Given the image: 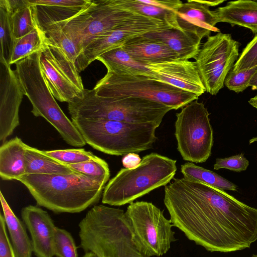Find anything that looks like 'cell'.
Segmentation results:
<instances>
[{"mask_svg": "<svg viewBox=\"0 0 257 257\" xmlns=\"http://www.w3.org/2000/svg\"><path fill=\"white\" fill-rule=\"evenodd\" d=\"M40 51L16 63V71L25 95L32 105L31 112L49 122L65 142L76 147L86 143L72 121L63 112L50 91L40 65Z\"/></svg>", "mask_w": 257, "mask_h": 257, "instance_id": "7", "label": "cell"}, {"mask_svg": "<svg viewBox=\"0 0 257 257\" xmlns=\"http://www.w3.org/2000/svg\"><path fill=\"white\" fill-rule=\"evenodd\" d=\"M176 160L156 153L144 156L133 169L122 168L104 188L102 203L111 206L131 204L162 186L175 175Z\"/></svg>", "mask_w": 257, "mask_h": 257, "instance_id": "5", "label": "cell"}, {"mask_svg": "<svg viewBox=\"0 0 257 257\" xmlns=\"http://www.w3.org/2000/svg\"><path fill=\"white\" fill-rule=\"evenodd\" d=\"M0 257H16L8 237L3 215L0 214Z\"/></svg>", "mask_w": 257, "mask_h": 257, "instance_id": "39", "label": "cell"}, {"mask_svg": "<svg viewBox=\"0 0 257 257\" xmlns=\"http://www.w3.org/2000/svg\"><path fill=\"white\" fill-rule=\"evenodd\" d=\"M198 1L202 4H203L208 7L216 6L217 5H219L223 3L224 2V0H216V1L198 0Z\"/></svg>", "mask_w": 257, "mask_h": 257, "instance_id": "41", "label": "cell"}, {"mask_svg": "<svg viewBox=\"0 0 257 257\" xmlns=\"http://www.w3.org/2000/svg\"><path fill=\"white\" fill-rule=\"evenodd\" d=\"M249 86L251 87L252 90H257V70L252 75L250 80Z\"/></svg>", "mask_w": 257, "mask_h": 257, "instance_id": "42", "label": "cell"}, {"mask_svg": "<svg viewBox=\"0 0 257 257\" xmlns=\"http://www.w3.org/2000/svg\"><path fill=\"white\" fill-rule=\"evenodd\" d=\"M47 156L64 164H73L89 160L95 157L84 149L41 150Z\"/></svg>", "mask_w": 257, "mask_h": 257, "instance_id": "34", "label": "cell"}, {"mask_svg": "<svg viewBox=\"0 0 257 257\" xmlns=\"http://www.w3.org/2000/svg\"><path fill=\"white\" fill-rule=\"evenodd\" d=\"M82 257H98L95 253L91 251L85 252Z\"/></svg>", "mask_w": 257, "mask_h": 257, "instance_id": "44", "label": "cell"}, {"mask_svg": "<svg viewBox=\"0 0 257 257\" xmlns=\"http://www.w3.org/2000/svg\"><path fill=\"white\" fill-rule=\"evenodd\" d=\"M26 174L67 175L73 171L42 153L40 150L25 144Z\"/></svg>", "mask_w": 257, "mask_h": 257, "instance_id": "26", "label": "cell"}, {"mask_svg": "<svg viewBox=\"0 0 257 257\" xmlns=\"http://www.w3.org/2000/svg\"><path fill=\"white\" fill-rule=\"evenodd\" d=\"M93 89L99 96L142 98L161 103L175 110L198 98L195 94L148 76L109 71Z\"/></svg>", "mask_w": 257, "mask_h": 257, "instance_id": "8", "label": "cell"}, {"mask_svg": "<svg viewBox=\"0 0 257 257\" xmlns=\"http://www.w3.org/2000/svg\"><path fill=\"white\" fill-rule=\"evenodd\" d=\"M21 216L31 236L33 252L37 257H53L56 226L48 212L28 205L22 208Z\"/></svg>", "mask_w": 257, "mask_h": 257, "instance_id": "17", "label": "cell"}, {"mask_svg": "<svg viewBox=\"0 0 257 257\" xmlns=\"http://www.w3.org/2000/svg\"><path fill=\"white\" fill-rule=\"evenodd\" d=\"M3 216L16 257H31L33 252L32 241L21 220L15 214L0 192Z\"/></svg>", "mask_w": 257, "mask_h": 257, "instance_id": "24", "label": "cell"}, {"mask_svg": "<svg viewBox=\"0 0 257 257\" xmlns=\"http://www.w3.org/2000/svg\"><path fill=\"white\" fill-rule=\"evenodd\" d=\"M85 143L106 154L124 156L152 148L158 125L104 119L71 118Z\"/></svg>", "mask_w": 257, "mask_h": 257, "instance_id": "4", "label": "cell"}, {"mask_svg": "<svg viewBox=\"0 0 257 257\" xmlns=\"http://www.w3.org/2000/svg\"><path fill=\"white\" fill-rule=\"evenodd\" d=\"M255 142H257V137L252 138L249 141V144H252L253 143H254Z\"/></svg>", "mask_w": 257, "mask_h": 257, "instance_id": "45", "label": "cell"}, {"mask_svg": "<svg viewBox=\"0 0 257 257\" xmlns=\"http://www.w3.org/2000/svg\"><path fill=\"white\" fill-rule=\"evenodd\" d=\"M146 67L152 78L169 84L198 97L205 91L195 62L176 59L150 62Z\"/></svg>", "mask_w": 257, "mask_h": 257, "instance_id": "16", "label": "cell"}, {"mask_svg": "<svg viewBox=\"0 0 257 257\" xmlns=\"http://www.w3.org/2000/svg\"><path fill=\"white\" fill-rule=\"evenodd\" d=\"M10 22L15 39L29 34L39 26L36 7L26 0L24 5L11 12Z\"/></svg>", "mask_w": 257, "mask_h": 257, "instance_id": "30", "label": "cell"}, {"mask_svg": "<svg viewBox=\"0 0 257 257\" xmlns=\"http://www.w3.org/2000/svg\"><path fill=\"white\" fill-rule=\"evenodd\" d=\"M142 159L137 153H131L124 155L122 159V164L125 168L133 169L141 163Z\"/></svg>", "mask_w": 257, "mask_h": 257, "instance_id": "40", "label": "cell"}, {"mask_svg": "<svg viewBox=\"0 0 257 257\" xmlns=\"http://www.w3.org/2000/svg\"><path fill=\"white\" fill-rule=\"evenodd\" d=\"M25 143L16 137L0 147V176L6 181L18 180L26 174Z\"/></svg>", "mask_w": 257, "mask_h": 257, "instance_id": "22", "label": "cell"}, {"mask_svg": "<svg viewBox=\"0 0 257 257\" xmlns=\"http://www.w3.org/2000/svg\"><path fill=\"white\" fill-rule=\"evenodd\" d=\"M68 109L71 118L152 123L159 126L165 115L173 109L161 103L142 98L99 96L93 89H85L81 97L68 103Z\"/></svg>", "mask_w": 257, "mask_h": 257, "instance_id": "6", "label": "cell"}, {"mask_svg": "<svg viewBox=\"0 0 257 257\" xmlns=\"http://www.w3.org/2000/svg\"><path fill=\"white\" fill-rule=\"evenodd\" d=\"M252 257H257V254L253 255Z\"/></svg>", "mask_w": 257, "mask_h": 257, "instance_id": "46", "label": "cell"}, {"mask_svg": "<svg viewBox=\"0 0 257 257\" xmlns=\"http://www.w3.org/2000/svg\"><path fill=\"white\" fill-rule=\"evenodd\" d=\"M121 47L132 58L145 65L150 62L179 59L164 42L144 35L133 38Z\"/></svg>", "mask_w": 257, "mask_h": 257, "instance_id": "20", "label": "cell"}, {"mask_svg": "<svg viewBox=\"0 0 257 257\" xmlns=\"http://www.w3.org/2000/svg\"><path fill=\"white\" fill-rule=\"evenodd\" d=\"M116 1L119 7L125 10L161 21L170 28L180 29L177 22V10L146 4L141 0Z\"/></svg>", "mask_w": 257, "mask_h": 257, "instance_id": "27", "label": "cell"}, {"mask_svg": "<svg viewBox=\"0 0 257 257\" xmlns=\"http://www.w3.org/2000/svg\"><path fill=\"white\" fill-rule=\"evenodd\" d=\"M218 22H224L249 29L257 35V1H230L214 11Z\"/></svg>", "mask_w": 257, "mask_h": 257, "instance_id": "23", "label": "cell"}, {"mask_svg": "<svg viewBox=\"0 0 257 257\" xmlns=\"http://www.w3.org/2000/svg\"><path fill=\"white\" fill-rule=\"evenodd\" d=\"M209 115L203 103L198 99L176 114L175 136L178 151L184 160L201 163L211 156L213 131Z\"/></svg>", "mask_w": 257, "mask_h": 257, "instance_id": "11", "label": "cell"}, {"mask_svg": "<svg viewBox=\"0 0 257 257\" xmlns=\"http://www.w3.org/2000/svg\"><path fill=\"white\" fill-rule=\"evenodd\" d=\"M66 165L73 171L94 178L104 185L109 179L110 170L107 163L96 156L85 162Z\"/></svg>", "mask_w": 257, "mask_h": 257, "instance_id": "32", "label": "cell"}, {"mask_svg": "<svg viewBox=\"0 0 257 257\" xmlns=\"http://www.w3.org/2000/svg\"><path fill=\"white\" fill-rule=\"evenodd\" d=\"M11 12L5 0H0V62L9 63L15 38L11 27Z\"/></svg>", "mask_w": 257, "mask_h": 257, "instance_id": "31", "label": "cell"}, {"mask_svg": "<svg viewBox=\"0 0 257 257\" xmlns=\"http://www.w3.org/2000/svg\"><path fill=\"white\" fill-rule=\"evenodd\" d=\"M48 38L57 45L67 58L74 64L79 56L77 49L67 36L61 27L56 24H51L43 29Z\"/></svg>", "mask_w": 257, "mask_h": 257, "instance_id": "33", "label": "cell"}, {"mask_svg": "<svg viewBox=\"0 0 257 257\" xmlns=\"http://www.w3.org/2000/svg\"><path fill=\"white\" fill-rule=\"evenodd\" d=\"M248 103L257 109V94L248 100Z\"/></svg>", "mask_w": 257, "mask_h": 257, "instance_id": "43", "label": "cell"}, {"mask_svg": "<svg viewBox=\"0 0 257 257\" xmlns=\"http://www.w3.org/2000/svg\"><path fill=\"white\" fill-rule=\"evenodd\" d=\"M54 252L57 257H78L77 247L71 234L57 227L55 234Z\"/></svg>", "mask_w": 257, "mask_h": 257, "instance_id": "35", "label": "cell"}, {"mask_svg": "<svg viewBox=\"0 0 257 257\" xmlns=\"http://www.w3.org/2000/svg\"><path fill=\"white\" fill-rule=\"evenodd\" d=\"M143 17L121 8L116 0H92V4L77 15L56 24L75 44L79 55L97 37Z\"/></svg>", "mask_w": 257, "mask_h": 257, "instance_id": "9", "label": "cell"}, {"mask_svg": "<svg viewBox=\"0 0 257 257\" xmlns=\"http://www.w3.org/2000/svg\"><path fill=\"white\" fill-rule=\"evenodd\" d=\"M24 92L15 70L0 62V141L6 142L19 125V109Z\"/></svg>", "mask_w": 257, "mask_h": 257, "instance_id": "15", "label": "cell"}, {"mask_svg": "<svg viewBox=\"0 0 257 257\" xmlns=\"http://www.w3.org/2000/svg\"><path fill=\"white\" fill-rule=\"evenodd\" d=\"M37 204L55 213H78L97 203L105 185L76 172L67 175L25 174L19 180Z\"/></svg>", "mask_w": 257, "mask_h": 257, "instance_id": "2", "label": "cell"}, {"mask_svg": "<svg viewBox=\"0 0 257 257\" xmlns=\"http://www.w3.org/2000/svg\"><path fill=\"white\" fill-rule=\"evenodd\" d=\"M254 68H257V35L243 49L232 70L238 72Z\"/></svg>", "mask_w": 257, "mask_h": 257, "instance_id": "36", "label": "cell"}, {"mask_svg": "<svg viewBox=\"0 0 257 257\" xmlns=\"http://www.w3.org/2000/svg\"><path fill=\"white\" fill-rule=\"evenodd\" d=\"M176 19L180 29L201 40L210 36L212 32H220L215 27L219 22L215 11L210 10L198 0H188L183 3L177 11Z\"/></svg>", "mask_w": 257, "mask_h": 257, "instance_id": "18", "label": "cell"}, {"mask_svg": "<svg viewBox=\"0 0 257 257\" xmlns=\"http://www.w3.org/2000/svg\"><path fill=\"white\" fill-rule=\"evenodd\" d=\"M170 28L157 19L143 17L120 25L93 39L82 50L76 61L79 73L103 53L121 47L136 37Z\"/></svg>", "mask_w": 257, "mask_h": 257, "instance_id": "14", "label": "cell"}, {"mask_svg": "<svg viewBox=\"0 0 257 257\" xmlns=\"http://www.w3.org/2000/svg\"><path fill=\"white\" fill-rule=\"evenodd\" d=\"M257 68L234 72L231 70L227 75L224 85L236 93L242 92L249 86L250 80Z\"/></svg>", "mask_w": 257, "mask_h": 257, "instance_id": "37", "label": "cell"}, {"mask_svg": "<svg viewBox=\"0 0 257 257\" xmlns=\"http://www.w3.org/2000/svg\"><path fill=\"white\" fill-rule=\"evenodd\" d=\"M164 203L173 226L209 251L240 250L257 240V208L223 190L175 178L165 186Z\"/></svg>", "mask_w": 257, "mask_h": 257, "instance_id": "1", "label": "cell"}, {"mask_svg": "<svg viewBox=\"0 0 257 257\" xmlns=\"http://www.w3.org/2000/svg\"><path fill=\"white\" fill-rule=\"evenodd\" d=\"M35 6L39 26H47L69 20L87 8L92 0H27Z\"/></svg>", "mask_w": 257, "mask_h": 257, "instance_id": "19", "label": "cell"}, {"mask_svg": "<svg viewBox=\"0 0 257 257\" xmlns=\"http://www.w3.org/2000/svg\"><path fill=\"white\" fill-rule=\"evenodd\" d=\"M40 65L55 98L69 103L82 97L85 88L76 65L48 38L40 52Z\"/></svg>", "mask_w": 257, "mask_h": 257, "instance_id": "13", "label": "cell"}, {"mask_svg": "<svg viewBox=\"0 0 257 257\" xmlns=\"http://www.w3.org/2000/svg\"><path fill=\"white\" fill-rule=\"evenodd\" d=\"M124 219L136 247L146 257L166 254L176 240L171 221L151 202L130 204Z\"/></svg>", "mask_w": 257, "mask_h": 257, "instance_id": "10", "label": "cell"}, {"mask_svg": "<svg viewBox=\"0 0 257 257\" xmlns=\"http://www.w3.org/2000/svg\"><path fill=\"white\" fill-rule=\"evenodd\" d=\"M166 44L180 60L195 59L200 49L201 39L181 29L168 28L144 34Z\"/></svg>", "mask_w": 257, "mask_h": 257, "instance_id": "21", "label": "cell"}, {"mask_svg": "<svg viewBox=\"0 0 257 257\" xmlns=\"http://www.w3.org/2000/svg\"><path fill=\"white\" fill-rule=\"evenodd\" d=\"M249 161L244 157L243 153L225 158H217L213 165L214 170L226 169L240 172L246 170Z\"/></svg>", "mask_w": 257, "mask_h": 257, "instance_id": "38", "label": "cell"}, {"mask_svg": "<svg viewBox=\"0 0 257 257\" xmlns=\"http://www.w3.org/2000/svg\"><path fill=\"white\" fill-rule=\"evenodd\" d=\"M80 246L98 257H146L136 247L123 210L94 205L79 224Z\"/></svg>", "mask_w": 257, "mask_h": 257, "instance_id": "3", "label": "cell"}, {"mask_svg": "<svg viewBox=\"0 0 257 257\" xmlns=\"http://www.w3.org/2000/svg\"><path fill=\"white\" fill-rule=\"evenodd\" d=\"M47 36L39 26L29 34L15 39L9 64L11 66L41 51L45 46Z\"/></svg>", "mask_w": 257, "mask_h": 257, "instance_id": "28", "label": "cell"}, {"mask_svg": "<svg viewBox=\"0 0 257 257\" xmlns=\"http://www.w3.org/2000/svg\"><path fill=\"white\" fill-rule=\"evenodd\" d=\"M96 60L102 62L109 72L152 77L146 66L132 58L121 47L103 53Z\"/></svg>", "mask_w": 257, "mask_h": 257, "instance_id": "25", "label": "cell"}, {"mask_svg": "<svg viewBox=\"0 0 257 257\" xmlns=\"http://www.w3.org/2000/svg\"><path fill=\"white\" fill-rule=\"evenodd\" d=\"M181 172L184 177L189 180L200 182L223 190H237V187L234 183L212 171L191 162L182 165Z\"/></svg>", "mask_w": 257, "mask_h": 257, "instance_id": "29", "label": "cell"}, {"mask_svg": "<svg viewBox=\"0 0 257 257\" xmlns=\"http://www.w3.org/2000/svg\"><path fill=\"white\" fill-rule=\"evenodd\" d=\"M240 43L230 34L220 32L207 37L200 47L195 63L206 91L215 95L239 57Z\"/></svg>", "mask_w": 257, "mask_h": 257, "instance_id": "12", "label": "cell"}]
</instances>
